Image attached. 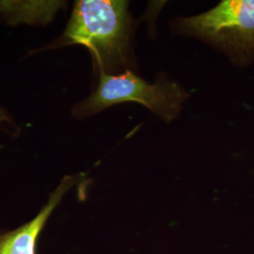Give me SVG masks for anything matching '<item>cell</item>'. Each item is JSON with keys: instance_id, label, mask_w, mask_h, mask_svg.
<instances>
[{"instance_id": "obj_1", "label": "cell", "mask_w": 254, "mask_h": 254, "mask_svg": "<svg viewBox=\"0 0 254 254\" xmlns=\"http://www.w3.org/2000/svg\"><path fill=\"white\" fill-rule=\"evenodd\" d=\"M128 8L122 0L76 1L60 45L86 46L99 73L131 70L134 20Z\"/></svg>"}, {"instance_id": "obj_5", "label": "cell", "mask_w": 254, "mask_h": 254, "mask_svg": "<svg viewBox=\"0 0 254 254\" xmlns=\"http://www.w3.org/2000/svg\"><path fill=\"white\" fill-rule=\"evenodd\" d=\"M65 5L63 1H0V15L9 24H47Z\"/></svg>"}, {"instance_id": "obj_4", "label": "cell", "mask_w": 254, "mask_h": 254, "mask_svg": "<svg viewBox=\"0 0 254 254\" xmlns=\"http://www.w3.org/2000/svg\"><path fill=\"white\" fill-rule=\"evenodd\" d=\"M78 180L77 175L65 176L31 220L13 230H0V254H37L38 240L48 219Z\"/></svg>"}, {"instance_id": "obj_6", "label": "cell", "mask_w": 254, "mask_h": 254, "mask_svg": "<svg viewBox=\"0 0 254 254\" xmlns=\"http://www.w3.org/2000/svg\"><path fill=\"white\" fill-rule=\"evenodd\" d=\"M10 127L12 126V120L9 114L3 109L0 108V127Z\"/></svg>"}, {"instance_id": "obj_3", "label": "cell", "mask_w": 254, "mask_h": 254, "mask_svg": "<svg viewBox=\"0 0 254 254\" xmlns=\"http://www.w3.org/2000/svg\"><path fill=\"white\" fill-rule=\"evenodd\" d=\"M171 27L223 51L235 65L254 61V0H223L199 15L174 19Z\"/></svg>"}, {"instance_id": "obj_2", "label": "cell", "mask_w": 254, "mask_h": 254, "mask_svg": "<svg viewBox=\"0 0 254 254\" xmlns=\"http://www.w3.org/2000/svg\"><path fill=\"white\" fill-rule=\"evenodd\" d=\"M189 96L183 87L166 76L150 84L131 70L118 74L100 73L97 88L73 108V114L76 118H87L109 107L135 102L171 123L179 116Z\"/></svg>"}]
</instances>
